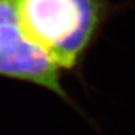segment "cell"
<instances>
[{
  "label": "cell",
  "mask_w": 135,
  "mask_h": 135,
  "mask_svg": "<svg viewBox=\"0 0 135 135\" xmlns=\"http://www.w3.org/2000/svg\"><path fill=\"white\" fill-rule=\"evenodd\" d=\"M25 34L60 69L80 61L104 20L108 0H15Z\"/></svg>",
  "instance_id": "cell-1"
},
{
  "label": "cell",
  "mask_w": 135,
  "mask_h": 135,
  "mask_svg": "<svg viewBox=\"0 0 135 135\" xmlns=\"http://www.w3.org/2000/svg\"><path fill=\"white\" fill-rule=\"evenodd\" d=\"M0 74L35 83L66 97L60 84V68L25 34L19 19L0 21Z\"/></svg>",
  "instance_id": "cell-2"
},
{
  "label": "cell",
  "mask_w": 135,
  "mask_h": 135,
  "mask_svg": "<svg viewBox=\"0 0 135 135\" xmlns=\"http://www.w3.org/2000/svg\"><path fill=\"white\" fill-rule=\"evenodd\" d=\"M19 19L15 0H0V21Z\"/></svg>",
  "instance_id": "cell-3"
}]
</instances>
